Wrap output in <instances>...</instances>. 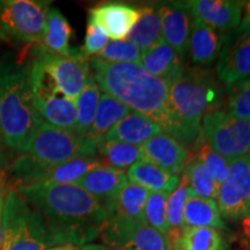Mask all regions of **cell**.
<instances>
[{
	"label": "cell",
	"mask_w": 250,
	"mask_h": 250,
	"mask_svg": "<svg viewBox=\"0 0 250 250\" xmlns=\"http://www.w3.org/2000/svg\"><path fill=\"white\" fill-rule=\"evenodd\" d=\"M93 78L100 90L123 103L132 111L151 118L162 131L175 138L177 124L168 103V85L151 76L140 64L103 62L92 57Z\"/></svg>",
	"instance_id": "obj_2"
},
{
	"label": "cell",
	"mask_w": 250,
	"mask_h": 250,
	"mask_svg": "<svg viewBox=\"0 0 250 250\" xmlns=\"http://www.w3.org/2000/svg\"><path fill=\"white\" fill-rule=\"evenodd\" d=\"M46 8L34 0H0V40L42 43Z\"/></svg>",
	"instance_id": "obj_9"
},
{
	"label": "cell",
	"mask_w": 250,
	"mask_h": 250,
	"mask_svg": "<svg viewBox=\"0 0 250 250\" xmlns=\"http://www.w3.org/2000/svg\"><path fill=\"white\" fill-rule=\"evenodd\" d=\"M51 246L43 219L18 190H11L2 206V250H48Z\"/></svg>",
	"instance_id": "obj_7"
},
{
	"label": "cell",
	"mask_w": 250,
	"mask_h": 250,
	"mask_svg": "<svg viewBox=\"0 0 250 250\" xmlns=\"http://www.w3.org/2000/svg\"><path fill=\"white\" fill-rule=\"evenodd\" d=\"M8 162V155L7 152H6V145L4 143V139H2L1 131H0V168L6 166Z\"/></svg>",
	"instance_id": "obj_40"
},
{
	"label": "cell",
	"mask_w": 250,
	"mask_h": 250,
	"mask_svg": "<svg viewBox=\"0 0 250 250\" xmlns=\"http://www.w3.org/2000/svg\"><path fill=\"white\" fill-rule=\"evenodd\" d=\"M100 88L90 73V77L77 99V127L76 132L87 136L92 127L100 101Z\"/></svg>",
	"instance_id": "obj_31"
},
{
	"label": "cell",
	"mask_w": 250,
	"mask_h": 250,
	"mask_svg": "<svg viewBox=\"0 0 250 250\" xmlns=\"http://www.w3.org/2000/svg\"><path fill=\"white\" fill-rule=\"evenodd\" d=\"M239 241L243 250H250V211L239 220Z\"/></svg>",
	"instance_id": "obj_39"
},
{
	"label": "cell",
	"mask_w": 250,
	"mask_h": 250,
	"mask_svg": "<svg viewBox=\"0 0 250 250\" xmlns=\"http://www.w3.org/2000/svg\"><path fill=\"white\" fill-rule=\"evenodd\" d=\"M182 173V176L187 179L193 195L213 201L217 199L219 184L196 154L188 156Z\"/></svg>",
	"instance_id": "obj_30"
},
{
	"label": "cell",
	"mask_w": 250,
	"mask_h": 250,
	"mask_svg": "<svg viewBox=\"0 0 250 250\" xmlns=\"http://www.w3.org/2000/svg\"><path fill=\"white\" fill-rule=\"evenodd\" d=\"M19 191L41 214L51 246L83 247L104 229V204L77 184H33Z\"/></svg>",
	"instance_id": "obj_1"
},
{
	"label": "cell",
	"mask_w": 250,
	"mask_h": 250,
	"mask_svg": "<svg viewBox=\"0 0 250 250\" xmlns=\"http://www.w3.org/2000/svg\"><path fill=\"white\" fill-rule=\"evenodd\" d=\"M81 250H116V249H110V248H107V247L98 246V245H86L83 247V249Z\"/></svg>",
	"instance_id": "obj_41"
},
{
	"label": "cell",
	"mask_w": 250,
	"mask_h": 250,
	"mask_svg": "<svg viewBox=\"0 0 250 250\" xmlns=\"http://www.w3.org/2000/svg\"><path fill=\"white\" fill-rule=\"evenodd\" d=\"M102 166L96 156L77 158L64 164L46 168H34L15 175L20 187L33 184H76L94 168Z\"/></svg>",
	"instance_id": "obj_13"
},
{
	"label": "cell",
	"mask_w": 250,
	"mask_h": 250,
	"mask_svg": "<svg viewBox=\"0 0 250 250\" xmlns=\"http://www.w3.org/2000/svg\"><path fill=\"white\" fill-rule=\"evenodd\" d=\"M195 154L201 159V161L210 171L215 182L219 186L227 179L228 167H229V161L223 158L219 153L214 151L213 148L208 145L204 137H203L202 131L199 137L195 142Z\"/></svg>",
	"instance_id": "obj_33"
},
{
	"label": "cell",
	"mask_w": 250,
	"mask_h": 250,
	"mask_svg": "<svg viewBox=\"0 0 250 250\" xmlns=\"http://www.w3.org/2000/svg\"><path fill=\"white\" fill-rule=\"evenodd\" d=\"M171 250H227V245L218 229L188 227L171 240Z\"/></svg>",
	"instance_id": "obj_27"
},
{
	"label": "cell",
	"mask_w": 250,
	"mask_h": 250,
	"mask_svg": "<svg viewBox=\"0 0 250 250\" xmlns=\"http://www.w3.org/2000/svg\"><path fill=\"white\" fill-rule=\"evenodd\" d=\"M224 111L239 120L250 121V79L227 88L226 108Z\"/></svg>",
	"instance_id": "obj_36"
},
{
	"label": "cell",
	"mask_w": 250,
	"mask_h": 250,
	"mask_svg": "<svg viewBox=\"0 0 250 250\" xmlns=\"http://www.w3.org/2000/svg\"><path fill=\"white\" fill-rule=\"evenodd\" d=\"M245 21H246V23L250 27V15H247V18H246Z\"/></svg>",
	"instance_id": "obj_45"
},
{
	"label": "cell",
	"mask_w": 250,
	"mask_h": 250,
	"mask_svg": "<svg viewBox=\"0 0 250 250\" xmlns=\"http://www.w3.org/2000/svg\"><path fill=\"white\" fill-rule=\"evenodd\" d=\"M170 193L149 192L145 204V223L164 235L169 237L167 221V203Z\"/></svg>",
	"instance_id": "obj_34"
},
{
	"label": "cell",
	"mask_w": 250,
	"mask_h": 250,
	"mask_svg": "<svg viewBox=\"0 0 250 250\" xmlns=\"http://www.w3.org/2000/svg\"><path fill=\"white\" fill-rule=\"evenodd\" d=\"M29 73L35 94L61 95L77 101L89 79L90 68L83 51H71L70 56L62 57L43 49Z\"/></svg>",
	"instance_id": "obj_6"
},
{
	"label": "cell",
	"mask_w": 250,
	"mask_h": 250,
	"mask_svg": "<svg viewBox=\"0 0 250 250\" xmlns=\"http://www.w3.org/2000/svg\"><path fill=\"white\" fill-rule=\"evenodd\" d=\"M161 126L139 112L131 111L116 123L104 136L105 140H115L134 146H142L156 134L162 133Z\"/></svg>",
	"instance_id": "obj_21"
},
{
	"label": "cell",
	"mask_w": 250,
	"mask_h": 250,
	"mask_svg": "<svg viewBox=\"0 0 250 250\" xmlns=\"http://www.w3.org/2000/svg\"><path fill=\"white\" fill-rule=\"evenodd\" d=\"M108 39V35L101 27H99L98 24L92 22V21H88L83 54L86 57H95L107 45V43L109 42Z\"/></svg>",
	"instance_id": "obj_38"
},
{
	"label": "cell",
	"mask_w": 250,
	"mask_h": 250,
	"mask_svg": "<svg viewBox=\"0 0 250 250\" xmlns=\"http://www.w3.org/2000/svg\"><path fill=\"white\" fill-rule=\"evenodd\" d=\"M48 250H78V249L73 246H57V247H52V248H49Z\"/></svg>",
	"instance_id": "obj_43"
},
{
	"label": "cell",
	"mask_w": 250,
	"mask_h": 250,
	"mask_svg": "<svg viewBox=\"0 0 250 250\" xmlns=\"http://www.w3.org/2000/svg\"><path fill=\"white\" fill-rule=\"evenodd\" d=\"M138 17V9L123 2H104L89 11V21L101 27L112 41L127 37Z\"/></svg>",
	"instance_id": "obj_16"
},
{
	"label": "cell",
	"mask_w": 250,
	"mask_h": 250,
	"mask_svg": "<svg viewBox=\"0 0 250 250\" xmlns=\"http://www.w3.org/2000/svg\"><path fill=\"white\" fill-rule=\"evenodd\" d=\"M192 191L190 189L189 183L186 177H181L180 186L174 192H171L167 203V221L169 227V239L170 242L180 232L181 223L183 218L184 205L188 197L191 195Z\"/></svg>",
	"instance_id": "obj_35"
},
{
	"label": "cell",
	"mask_w": 250,
	"mask_h": 250,
	"mask_svg": "<svg viewBox=\"0 0 250 250\" xmlns=\"http://www.w3.org/2000/svg\"><path fill=\"white\" fill-rule=\"evenodd\" d=\"M116 250H171V242L169 237L144 224L125 237Z\"/></svg>",
	"instance_id": "obj_32"
},
{
	"label": "cell",
	"mask_w": 250,
	"mask_h": 250,
	"mask_svg": "<svg viewBox=\"0 0 250 250\" xmlns=\"http://www.w3.org/2000/svg\"><path fill=\"white\" fill-rule=\"evenodd\" d=\"M225 41V33L218 31L198 20H193L189 41V55L197 66H211L219 58Z\"/></svg>",
	"instance_id": "obj_20"
},
{
	"label": "cell",
	"mask_w": 250,
	"mask_h": 250,
	"mask_svg": "<svg viewBox=\"0 0 250 250\" xmlns=\"http://www.w3.org/2000/svg\"><path fill=\"white\" fill-rule=\"evenodd\" d=\"M2 206L4 201L0 202V250H2Z\"/></svg>",
	"instance_id": "obj_42"
},
{
	"label": "cell",
	"mask_w": 250,
	"mask_h": 250,
	"mask_svg": "<svg viewBox=\"0 0 250 250\" xmlns=\"http://www.w3.org/2000/svg\"><path fill=\"white\" fill-rule=\"evenodd\" d=\"M127 180L130 183L148 190L149 192H168L171 193L180 186L181 177L169 171L156 167L148 162H137L127 169Z\"/></svg>",
	"instance_id": "obj_23"
},
{
	"label": "cell",
	"mask_w": 250,
	"mask_h": 250,
	"mask_svg": "<svg viewBox=\"0 0 250 250\" xmlns=\"http://www.w3.org/2000/svg\"><path fill=\"white\" fill-rule=\"evenodd\" d=\"M143 161L179 175L183 171L189 153L169 134H156L140 146Z\"/></svg>",
	"instance_id": "obj_17"
},
{
	"label": "cell",
	"mask_w": 250,
	"mask_h": 250,
	"mask_svg": "<svg viewBox=\"0 0 250 250\" xmlns=\"http://www.w3.org/2000/svg\"><path fill=\"white\" fill-rule=\"evenodd\" d=\"M215 70L219 80L227 88L250 79V27L246 21L236 29L225 34Z\"/></svg>",
	"instance_id": "obj_12"
},
{
	"label": "cell",
	"mask_w": 250,
	"mask_h": 250,
	"mask_svg": "<svg viewBox=\"0 0 250 250\" xmlns=\"http://www.w3.org/2000/svg\"><path fill=\"white\" fill-rule=\"evenodd\" d=\"M138 20L130 30L129 41L144 52L160 41L161 37V4L143 5L138 8Z\"/></svg>",
	"instance_id": "obj_24"
},
{
	"label": "cell",
	"mask_w": 250,
	"mask_h": 250,
	"mask_svg": "<svg viewBox=\"0 0 250 250\" xmlns=\"http://www.w3.org/2000/svg\"><path fill=\"white\" fill-rule=\"evenodd\" d=\"M140 65L151 76L165 81L168 86L179 79L186 68L176 52L162 39L143 52Z\"/></svg>",
	"instance_id": "obj_18"
},
{
	"label": "cell",
	"mask_w": 250,
	"mask_h": 250,
	"mask_svg": "<svg viewBox=\"0 0 250 250\" xmlns=\"http://www.w3.org/2000/svg\"><path fill=\"white\" fill-rule=\"evenodd\" d=\"M168 103L177 124L174 139L183 147L192 146L201 134L203 118L223 107L225 92L210 71L184 68L168 86Z\"/></svg>",
	"instance_id": "obj_3"
},
{
	"label": "cell",
	"mask_w": 250,
	"mask_h": 250,
	"mask_svg": "<svg viewBox=\"0 0 250 250\" xmlns=\"http://www.w3.org/2000/svg\"><path fill=\"white\" fill-rule=\"evenodd\" d=\"M162 40L176 52L181 61L189 55V41L191 33V14L186 2L161 4Z\"/></svg>",
	"instance_id": "obj_15"
},
{
	"label": "cell",
	"mask_w": 250,
	"mask_h": 250,
	"mask_svg": "<svg viewBox=\"0 0 250 250\" xmlns=\"http://www.w3.org/2000/svg\"><path fill=\"white\" fill-rule=\"evenodd\" d=\"M193 20L208 24L221 33L236 29L241 23L242 2L230 0L184 1Z\"/></svg>",
	"instance_id": "obj_14"
},
{
	"label": "cell",
	"mask_w": 250,
	"mask_h": 250,
	"mask_svg": "<svg viewBox=\"0 0 250 250\" xmlns=\"http://www.w3.org/2000/svg\"><path fill=\"white\" fill-rule=\"evenodd\" d=\"M71 35L72 28L62 12L56 7L46 9L44 39L42 42L45 51L62 57L70 56Z\"/></svg>",
	"instance_id": "obj_26"
},
{
	"label": "cell",
	"mask_w": 250,
	"mask_h": 250,
	"mask_svg": "<svg viewBox=\"0 0 250 250\" xmlns=\"http://www.w3.org/2000/svg\"><path fill=\"white\" fill-rule=\"evenodd\" d=\"M34 105L42 122L58 129L76 132L77 101L61 95L34 93Z\"/></svg>",
	"instance_id": "obj_19"
},
{
	"label": "cell",
	"mask_w": 250,
	"mask_h": 250,
	"mask_svg": "<svg viewBox=\"0 0 250 250\" xmlns=\"http://www.w3.org/2000/svg\"><path fill=\"white\" fill-rule=\"evenodd\" d=\"M215 201L227 220L239 221L250 211V155L229 161L227 179L219 186Z\"/></svg>",
	"instance_id": "obj_11"
},
{
	"label": "cell",
	"mask_w": 250,
	"mask_h": 250,
	"mask_svg": "<svg viewBox=\"0 0 250 250\" xmlns=\"http://www.w3.org/2000/svg\"><path fill=\"white\" fill-rule=\"evenodd\" d=\"M126 173L116 168L99 166L88 171L76 183L89 195L104 204L126 186Z\"/></svg>",
	"instance_id": "obj_22"
},
{
	"label": "cell",
	"mask_w": 250,
	"mask_h": 250,
	"mask_svg": "<svg viewBox=\"0 0 250 250\" xmlns=\"http://www.w3.org/2000/svg\"><path fill=\"white\" fill-rule=\"evenodd\" d=\"M96 58L101 59L107 62H115V64H121V62H133V64H140L142 59V51L133 44L132 42L127 40L123 41H110L104 46V49Z\"/></svg>",
	"instance_id": "obj_37"
},
{
	"label": "cell",
	"mask_w": 250,
	"mask_h": 250,
	"mask_svg": "<svg viewBox=\"0 0 250 250\" xmlns=\"http://www.w3.org/2000/svg\"><path fill=\"white\" fill-rule=\"evenodd\" d=\"M96 158L102 166L116 168V169H129L137 162L143 161L140 146L130 145L115 140L101 139L96 146Z\"/></svg>",
	"instance_id": "obj_28"
},
{
	"label": "cell",
	"mask_w": 250,
	"mask_h": 250,
	"mask_svg": "<svg viewBox=\"0 0 250 250\" xmlns=\"http://www.w3.org/2000/svg\"><path fill=\"white\" fill-rule=\"evenodd\" d=\"M41 123L29 70L13 66L0 70V131L5 145L24 154Z\"/></svg>",
	"instance_id": "obj_4"
},
{
	"label": "cell",
	"mask_w": 250,
	"mask_h": 250,
	"mask_svg": "<svg viewBox=\"0 0 250 250\" xmlns=\"http://www.w3.org/2000/svg\"><path fill=\"white\" fill-rule=\"evenodd\" d=\"M98 143L74 131L62 130L44 123L40 124L24 154L15 162V175L34 168L57 166L77 158L96 156Z\"/></svg>",
	"instance_id": "obj_5"
},
{
	"label": "cell",
	"mask_w": 250,
	"mask_h": 250,
	"mask_svg": "<svg viewBox=\"0 0 250 250\" xmlns=\"http://www.w3.org/2000/svg\"><path fill=\"white\" fill-rule=\"evenodd\" d=\"M131 112V109L127 108L123 103L117 101L108 94H101L100 101L96 110L95 118H94L93 125L87 137L99 143L100 140L104 138L109 130L127 116Z\"/></svg>",
	"instance_id": "obj_29"
},
{
	"label": "cell",
	"mask_w": 250,
	"mask_h": 250,
	"mask_svg": "<svg viewBox=\"0 0 250 250\" xmlns=\"http://www.w3.org/2000/svg\"><path fill=\"white\" fill-rule=\"evenodd\" d=\"M148 195V190L127 183L117 195L104 203L107 223L101 234L103 241L117 249L133 229L146 224L145 204Z\"/></svg>",
	"instance_id": "obj_8"
},
{
	"label": "cell",
	"mask_w": 250,
	"mask_h": 250,
	"mask_svg": "<svg viewBox=\"0 0 250 250\" xmlns=\"http://www.w3.org/2000/svg\"><path fill=\"white\" fill-rule=\"evenodd\" d=\"M202 134L208 145L228 161L250 155V121L217 110L203 118Z\"/></svg>",
	"instance_id": "obj_10"
},
{
	"label": "cell",
	"mask_w": 250,
	"mask_h": 250,
	"mask_svg": "<svg viewBox=\"0 0 250 250\" xmlns=\"http://www.w3.org/2000/svg\"><path fill=\"white\" fill-rule=\"evenodd\" d=\"M188 227H211L218 230L226 229V225L219 212L217 202L191 193L188 197L184 205L180 230Z\"/></svg>",
	"instance_id": "obj_25"
},
{
	"label": "cell",
	"mask_w": 250,
	"mask_h": 250,
	"mask_svg": "<svg viewBox=\"0 0 250 250\" xmlns=\"http://www.w3.org/2000/svg\"><path fill=\"white\" fill-rule=\"evenodd\" d=\"M0 183H1V182H0ZM4 198H5V196H4V190H2L1 186H0V202L4 201Z\"/></svg>",
	"instance_id": "obj_44"
}]
</instances>
